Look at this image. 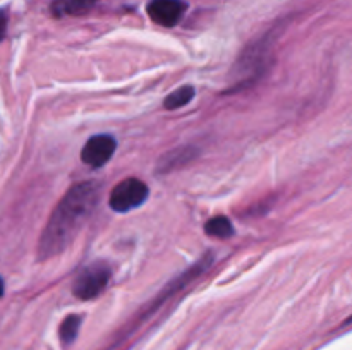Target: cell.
<instances>
[{
  "label": "cell",
  "instance_id": "6da1fadb",
  "mask_svg": "<svg viewBox=\"0 0 352 350\" xmlns=\"http://www.w3.org/2000/svg\"><path fill=\"white\" fill-rule=\"evenodd\" d=\"M100 184L81 182L69 189L52 213L38 242V257L48 259L71 246L100 201Z\"/></svg>",
  "mask_w": 352,
  "mask_h": 350
},
{
  "label": "cell",
  "instance_id": "7a4b0ae2",
  "mask_svg": "<svg viewBox=\"0 0 352 350\" xmlns=\"http://www.w3.org/2000/svg\"><path fill=\"white\" fill-rule=\"evenodd\" d=\"M274 38L275 36L272 33L265 34L241 54L239 60L236 62V67H234L237 88H244V86H250L251 82L258 81L263 75V72L270 67Z\"/></svg>",
  "mask_w": 352,
  "mask_h": 350
},
{
  "label": "cell",
  "instance_id": "3957f363",
  "mask_svg": "<svg viewBox=\"0 0 352 350\" xmlns=\"http://www.w3.org/2000/svg\"><path fill=\"white\" fill-rule=\"evenodd\" d=\"M110 277H112V271L107 263L98 261V263L89 264L76 277L74 283H72V294L79 301L96 299L105 292Z\"/></svg>",
  "mask_w": 352,
  "mask_h": 350
},
{
  "label": "cell",
  "instance_id": "277c9868",
  "mask_svg": "<svg viewBox=\"0 0 352 350\" xmlns=\"http://www.w3.org/2000/svg\"><path fill=\"white\" fill-rule=\"evenodd\" d=\"M150 189L140 178H126L112 189L109 198L110 208L116 213H127L140 208L148 199Z\"/></svg>",
  "mask_w": 352,
  "mask_h": 350
},
{
  "label": "cell",
  "instance_id": "5b68a950",
  "mask_svg": "<svg viewBox=\"0 0 352 350\" xmlns=\"http://www.w3.org/2000/svg\"><path fill=\"white\" fill-rule=\"evenodd\" d=\"M116 148L117 141L110 134H98V136L89 137L88 143L85 144L81 151V160L88 167L100 168L112 160Z\"/></svg>",
  "mask_w": 352,
  "mask_h": 350
},
{
  "label": "cell",
  "instance_id": "8992f818",
  "mask_svg": "<svg viewBox=\"0 0 352 350\" xmlns=\"http://www.w3.org/2000/svg\"><path fill=\"white\" fill-rule=\"evenodd\" d=\"M188 10L184 0H151L148 3V16L158 26L172 27L181 23Z\"/></svg>",
  "mask_w": 352,
  "mask_h": 350
},
{
  "label": "cell",
  "instance_id": "52a82bcc",
  "mask_svg": "<svg viewBox=\"0 0 352 350\" xmlns=\"http://www.w3.org/2000/svg\"><path fill=\"white\" fill-rule=\"evenodd\" d=\"M198 154V151L195 150L192 146H186V148H175V150L168 151L167 154L160 158L158 161L157 172L160 174H167V172H174L175 168H181L182 165L189 163L192 158Z\"/></svg>",
  "mask_w": 352,
  "mask_h": 350
},
{
  "label": "cell",
  "instance_id": "ba28073f",
  "mask_svg": "<svg viewBox=\"0 0 352 350\" xmlns=\"http://www.w3.org/2000/svg\"><path fill=\"white\" fill-rule=\"evenodd\" d=\"M96 3H98V0H57L52 5V12L55 16H62V14L81 16V14L89 12Z\"/></svg>",
  "mask_w": 352,
  "mask_h": 350
},
{
  "label": "cell",
  "instance_id": "9c48e42d",
  "mask_svg": "<svg viewBox=\"0 0 352 350\" xmlns=\"http://www.w3.org/2000/svg\"><path fill=\"white\" fill-rule=\"evenodd\" d=\"M205 232L208 235L217 237V239H229V237L234 235V226L226 216H215V218H210L206 222Z\"/></svg>",
  "mask_w": 352,
  "mask_h": 350
},
{
  "label": "cell",
  "instance_id": "30bf717a",
  "mask_svg": "<svg viewBox=\"0 0 352 350\" xmlns=\"http://www.w3.org/2000/svg\"><path fill=\"white\" fill-rule=\"evenodd\" d=\"M192 98H195V88L192 86H182V88H177L165 98L164 106L167 110L181 108V106L188 105Z\"/></svg>",
  "mask_w": 352,
  "mask_h": 350
},
{
  "label": "cell",
  "instance_id": "8fae6325",
  "mask_svg": "<svg viewBox=\"0 0 352 350\" xmlns=\"http://www.w3.org/2000/svg\"><path fill=\"white\" fill-rule=\"evenodd\" d=\"M79 328H81V316L78 314H72V316H67V318L62 321L60 325V340L65 343V345H69V343H72L76 340V336H78L79 333Z\"/></svg>",
  "mask_w": 352,
  "mask_h": 350
},
{
  "label": "cell",
  "instance_id": "7c38bea8",
  "mask_svg": "<svg viewBox=\"0 0 352 350\" xmlns=\"http://www.w3.org/2000/svg\"><path fill=\"white\" fill-rule=\"evenodd\" d=\"M7 23H9V14L6 9H0V41L3 40L7 33Z\"/></svg>",
  "mask_w": 352,
  "mask_h": 350
},
{
  "label": "cell",
  "instance_id": "4fadbf2b",
  "mask_svg": "<svg viewBox=\"0 0 352 350\" xmlns=\"http://www.w3.org/2000/svg\"><path fill=\"white\" fill-rule=\"evenodd\" d=\"M2 295H3V280L0 278V297H2Z\"/></svg>",
  "mask_w": 352,
  "mask_h": 350
},
{
  "label": "cell",
  "instance_id": "5bb4252c",
  "mask_svg": "<svg viewBox=\"0 0 352 350\" xmlns=\"http://www.w3.org/2000/svg\"><path fill=\"white\" fill-rule=\"evenodd\" d=\"M351 321H352V318H351Z\"/></svg>",
  "mask_w": 352,
  "mask_h": 350
}]
</instances>
